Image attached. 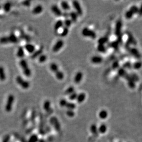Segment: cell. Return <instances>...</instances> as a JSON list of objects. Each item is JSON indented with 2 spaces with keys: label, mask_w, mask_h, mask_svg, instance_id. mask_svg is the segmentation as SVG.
<instances>
[{
  "label": "cell",
  "mask_w": 142,
  "mask_h": 142,
  "mask_svg": "<svg viewBox=\"0 0 142 142\" xmlns=\"http://www.w3.org/2000/svg\"><path fill=\"white\" fill-rule=\"evenodd\" d=\"M50 70L52 71L54 74L56 78L59 80H62L64 78V73L60 71L59 69L58 65L55 63L51 64L50 65Z\"/></svg>",
  "instance_id": "1"
},
{
  "label": "cell",
  "mask_w": 142,
  "mask_h": 142,
  "mask_svg": "<svg viewBox=\"0 0 142 142\" xmlns=\"http://www.w3.org/2000/svg\"><path fill=\"white\" fill-rule=\"evenodd\" d=\"M18 41V38L14 34H11L7 36H3L0 38L1 44H7L9 43H15Z\"/></svg>",
  "instance_id": "2"
},
{
  "label": "cell",
  "mask_w": 142,
  "mask_h": 142,
  "mask_svg": "<svg viewBox=\"0 0 142 142\" xmlns=\"http://www.w3.org/2000/svg\"><path fill=\"white\" fill-rule=\"evenodd\" d=\"M19 65L20 66L24 74L27 77H30L32 75V71L29 68L27 61L25 59H22L19 62Z\"/></svg>",
  "instance_id": "3"
},
{
  "label": "cell",
  "mask_w": 142,
  "mask_h": 142,
  "mask_svg": "<svg viewBox=\"0 0 142 142\" xmlns=\"http://www.w3.org/2000/svg\"><path fill=\"white\" fill-rule=\"evenodd\" d=\"M82 35L84 37L95 39L97 37V34L92 30L87 27L84 28L82 30Z\"/></svg>",
  "instance_id": "4"
},
{
  "label": "cell",
  "mask_w": 142,
  "mask_h": 142,
  "mask_svg": "<svg viewBox=\"0 0 142 142\" xmlns=\"http://www.w3.org/2000/svg\"><path fill=\"white\" fill-rule=\"evenodd\" d=\"M14 101V97L13 95L10 94L7 98L6 102L5 105V110L7 112H11L13 104Z\"/></svg>",
  "instance_id": "5"
},
{
  "label": "cell",
  "mask_w": 142,
  "mask_h": 142,
  "mask_svg": "<svg viewBox=\"0 0 142 142\" xmlns=\"http://www.w3.org/2000/svg\"><path fill=\"white\" fill-rule=\"evenodd\" d=\"M16 81L17 83L23 89H27L30 86V82L25 80L20 76L17 77L16 78Z\"/></svg>",
  "instance_id": "6"
},
{
  "label": "cell",
  "mask_w": 142,
  "mask_h": 142,
  "mask_svg": "<svg viewBox=\"0 0 142 142\" xmlns=\"http://www.w3.org/2000/svg\"><path fill=\"white\" fill-rule=\"evenodd\" d=\"M72 6L75 9L77 13L78 16H81L83 14V9L78 1L74 0L72 2Z\"/></svg>",
  "instance_id": "7"
},
{
  "label": "cell",
  "mask_w": 142,
  "mask_h": 142,
  "mask_svg": "<svg viewBox=\"0 0 142 142\" xmlns=\"http://www.w3.org/2000/svg\"><path fill=\"white\" fill-rule=\"evenodd\" d=\"M64 44L63 41L62 40H59L55 43L53 47L52 51L54 53H57L59 51L60 49L62 48Z\"/></svg>",
  "instance_id": "8"
},
{
  "label": "cell",
  "mask_w": 142,
  "mask_h": 142,
  "mask_svg": "<svg viewBox=\"0 0 142 142\" xmlns=\"http://www.w3.org/2000/svg\"><path fill=\"white\" fill-rule=\"evenodd\" d=\"M52 12L55 14L56 16L61 17L63 15V12L59 8V7L56 5L52 6L51 7Z\"/></svg>",
  "instance_id": "9"
},
{
  "label": "cell",
  "mask_w": 142,
  "mask_h": 142,
  "mask_svg": "<svg viewBox=\"0 0 142 142\" xmlns=\"http://www.w3.org/2000/svg\"><path fill=\"white\" fill-rule=\"evenodd\" d=\"M121 28H122V23L120 21H118L117 22L116 24L115 30V34L116 35V36L119 37V39L120 40V41L121 40V37H120Z\"/></svg>",
  "instance_id": "10"
},
{
  "label": "cell",
  "mask_w": 142,
  "mask_h": 142,
  "mask_svg": "<svg viewBox=\"0 0 142 142\" xmlns=\"http://www.w3.org/2000/svg\"><path fill=\"white\" fill-rule=\"evenodd\" d=\"M90 61L92 63L96 65L100 64L103 61V59L101 56H94L91 58Z\"/></svg>",
  "instance_id": "11"
},
{
  "label": "cell",
  "mask_w": 142,
  "mask_h": 142,
  "mask_svg": "<svg viewBox=\"0 0 142 142\" xmlns=\"http://www.w3.org/2000/svg\"><path fill=\"white\" fill-rule=\"evenodd\" d=\"M83 74L82 72L78 71L75 75L74 78V82L76 84L80 83L83 79Z\"/></svg>",
  "instance_id": "12"
},
{
  "label": "cell",
  "mask_w": 142,
  "mask_h": 142,
  "mask_svg": "<svg viewBox=\"0 0 142 142\" xmlns=\"http://www.w3.org/2000/svg\"><path fill=\"white\" fill-rule=\"evenodd\" d=\"M25 48L29 53H33L36 51V47L34 45L32 44H26L25 46Z\"/></svg>",
  "instance_id": "13"
},
{
  "label": "cell",
  "mask_w": 142,
  "mask_h": 142,
  "mask_svg": "<svg viewBox=\"0 0 142 142\" xmlns=\"http://www.w3.org/2000/svg\"><path fill=\"white\" fill-rule=\"evenodd\" d=\"M44 10L43 7L42 5H38L36 6L32 10V13L35 15H37L41 13Z\"/></svg>",
  "instance_id": "14"
},
{
  "label": "cell",
  "mask_w": 142,
  "mask_h": 142,
  "mask_svg": "<svg viewBox=\"0 0 142 142\" xmlns=\"http://www.w3.org/2000/svg\"><path fill=\"white\" fill-rule=\"evenodd\" d=\"M108 112L105 109H102L99 112L98 116L100 119L105 120L108 117Z\"/></svg>",
  "instance_id": "15"
},
{
  "label": "cell",
  "mask_w": 142,
  "mask_h": 142,
  "mask_svg": "<svg viewBox=\"0 0 142 142\" xmlns=\"http://www.w3.org/2000/svg\"><path fill=\"white\" fill-rule=\"evenodd\" d=\"M64 25V22L62 20H58L55 23L54 25V30L55 31L59 30L60 28L62 27Z\"/></svg>",
  "instance_id": "16"
},
{
  "label": "cell",
  "mask_w": 142,
  "mask_h": 142,
  "mask_svg": "<svg viewBox=\"0 0 142 142\" xmlns=\"http://www.w3.org/2000/svg\"><path fill=\"white\" fill-rule=\"evenodd\" d=\"M85 98L86 94L84 93H79V94H77L76 100L78 103H81L85 100Z\"/></svg>",
  "instance_id": "17"
},
{
  "label": "cell",
  "mask_w": 142,
  "mask_h": 142,
  "mask_svg": "<svg viewBox=\"0 0 142 142\" xmlns=\"http://www.w3.org/2000/svg\"><path fill=\"white\" fill-rule=\"evenodd\" d=\"M69 16L70 17V18H71L70 19L72 22L75 23L77 22V20L78 15H77L76 12L72 11V12H71L70 13H69Z\"/></svg>",
  "instance_id": "18"
},
{
  "label": "cell",
  "mask_w": 142,
  "mask_h": 142,
  "mask_svg": "<svg viewBox=\"0 0 142 142\" xmlns=\"http://www.w3.org/2000/svg\"><path fill=\"white\" fill-rule=\"evenodd\" d=\"M6 79V75L4 68L0 66V80L3 82Z\"/></svg>",
  "instance_id": "19"
},
{
  "label": "cell",
  "mask_w": 142,
  "mask_h": 142,
  "mask_svg": "<svg viewBox=\"0 0 142 142\" xmlns=\"http://www.w3.org/2000/svg\"><path fill=\"white\" fill-rule=\"evenodd\" d=\"M17 56L19 58H22L25 56V51L24 48L22 47H19L17 52Z\"/></svg>",
  "instance_id": "20"
},
{
  "label": "cell",
  "mask_w": 142,
  "mask_h": 142,
  "mask_svg": "<svg viewBox=\"0 0 142 142\" xmlns=\"http://www.w3.org/2000/svg\"><path fill=\"white\" fill-rule=\"evenodd\" d=\"M107 131V126L105 124H102L98 128V131L100 133L104 134Z\"/></svg>",
  "instance_id": "21"
},
{
  "label": "cell",
  "mask_w": 142,
  "mask_h": 142,
  "mask_svg": "<svg viewBox=\"0 0 142 142\" xmlns=\"http://www.w3.org/2000/svg\"><path fill=\"white\" fill-rule=\"evenodd\" d=\"M43 51V48H40L37 51H35L34 53H32V58L34 59L37 58L38 56H40L42 54Z\"/></svg>",
  "instance_id": "22"
},
{
  "label": "cell",
  "mask_w": 142,
  "mask_h": 142,
  "mask_svg": "<svg viewBox=\"0 0 142 142\" xmlns=\"http://www.w3.org/2000/svg\"><path fill=\"white\" fill-rule=\"evenodd\" d=\"M60 5L62 8L65 11H68L70 9V6L69 5L68 3L66 1H62L61 2Z\"/></svg>",
  "instance_id": "23"
},
{
  "label": "cell",
  "mask_w": 142,
  "mask_h": 142,
  "mask_svg": "<svg viewBox=\"0 0 142 142\" xmlns=\"http://www.w3.org/2000/svg\"><path fill=\"white\" fill-rule=\"evenodd\" d=\"M129 51L131 53V54L134 56L135 57L137 58H139L140 57V55L139 54V53L138 52V51L137 49H136L135 48L129 49Z\"/></svg>",
  "instance_id": "24"
},
{
  "label": "cell",
  "mask_w": 142,
  "mask_h": 142,
  "mask_svg": "<svg viewBox=\"0 0 142 142\" xmlns=\"http://www.w3.org/2000/svg\"><path fill=\"white\" fill-rule=\"evenodd\" d=\"M97 50L99 52H101L102 53H105L107 51V48L105 47L104 45L99 44L97 46Z\"/></svg>",
  "instance_id": "25"
},
{
  "label": "cell",
  "mask_w": 142,
  "mask_h": 142,
  "mask_svg": "<svg viewBox=\"0 0 142 142\" xmlns=\"http://www.w3.org/2000/svg\"><path fill=\"white\" fill-rule=\"evenodd\" d=\"M75 92V89L72 86H70L67 88L66 89L65 91V94L66 95H70L71 93H73Z\"/></svg>",
  "instance_id": "26"
},
{
  "label": "cell",
  "mask_w": 142,
  "mask_h": 142,
  "mask_svg": "<svg viewBox=\"0 0 142 142\" xmlns=\"http://www.w3.org/2000/svg\"><path fill=\"white\" fill-rule=\"evenodd\" d=\"M44 109L47 111H49L50 109V102L49 101H46L44 104Z\"/></svg>",
  "instance_id": "27"
},
{
  "label": "cell",
  "mask_w": 142,
  "mask_h": 142,
  "mask_svg": "<svg viewBox=\"0 0 142 142\" xmlns=\"http://www.w3.org/2000/svg\"><path fill=\"white\" fill-rule=\"evenodd\" d=\"M63 22H64V25H65V27L68 28L71 26L72 23L70 19L67 18L65 19V20H64V21H63Z\"/></svg>",
  "instance_id": "28"
},
{
  "label": "cell",
  "mask_w": 142,
  "mask_h": 142,
  "mask_svg": "<svg viewBox=\"0 0 142 142\" xmlns=\"http://www.w3.org/2000/svg\"><path fill=\"white\" fill-rule=\"evenodd\" d=\"M69 32V28L66 27H64L63 28V29L60 34V36L62 37H65L66 36Z\"/></svg>",
  "instance_id": "29"
},
{
  "label": "cell",
  "mask_w": 142,
  "mask_h": 142,
  "mask_svg": "<svg viewBox=\"0 0 142 142\" xmlns=\"http://www.w3.org/2000/svg\"><path fill=\"white\" fill-rule=\"evenodd\" d=\"M129 10L133 14H137L138 12V7L136 6H132L129 9Z\"/></svg>",
  "instance_id": "30"
},
{
  "label": "cell",
  "mask_w": 142,
  "mask_h": 142,
  "mask_svg": "<svg viewBox=\"0 0 142 142\" xmlns=\"http://www.w3.org/2000/svg\"><path fill=\"white\" fill-rule=\"evenodd\" d=\"M90 131L94 134H96L98 132V128L95 124H92L90 126Z\"/></svg>",
  "instance_id": "31"
},
{
  "label": "cell",
  "mask_w": 142,
  "mask_h": 142,
  "mask_svg": "<svg viewBox=\"0 0 142 142\" xmlns=\"http://www.w3.org/2000/svg\"><path fill=\"white\" fill-rule=\"evenodd\" d=\"M11 4L9 2L5 3L3 6V9L6 12H8L11 9Z\"/></svg>",
  "instance_id": "32"
},
{
  "label": "cell",
  "mask_w": 142,
  "mask_h": 142,
  "mask_svg": "<svg viewBox=\"0 0 142 142\" xmlns=\"http://www.w3.org/2000/svg\"><path fill=\"white\" fill-rule=\"evenodd\" d=\"M108 41V38L107 37H103L99 39L98 42L99 44L104 45L105 43L107 42Z\"/></svg>",
  "instance_id": "33"
},
{
  "label": "cell",
  "mask_w": 142,
  "mask_h": 142,
  "mask_svg": "<svg viewBox=\"0 0 142 142\" xmlns=\"http://www.w3.org/2000/svg\"><path fill=\"white\" fill-rule=\"evenodd\" d=\"M47 57L46 55L41 54L39 57L38 60L40 63H43L47 60Z\"/></svg>",
  "instance_id": "34"
},
{
  "label": "cell",
  "mask_w": 142,
  "mask_h": 142,
  "mask_svg": "<svg viewBox=\"0 0 142 142\" xmlns=\"http://www.w3.org/2000/svg\"><path fill=\"white\" fill-rule=\"evenodd\" d=\"M66 107L68 108L70 110H72V109H74L76 108V105L75 104L72 103H70L68 102L66 104Z\"/></svg>",
  "instance_id": "35"
},
{
  "label": "cell",
  "mask_w": 142,
  "mask_h": 142,
  "mask_svg": "<svg viewBox=\"0 0 142 142\" xmlns=\"http://www.w3.org/2000/svg\"><path fill=\"white\" fill-rule=\"evenodd\" d=\"M142 66V63L141 62H136L133 65V67L136 70L140 69Z\"/></svg>",
  "instance_id": "36"
},
{
  "label": "cell",
  "mask_w": 142,
  "mask_h": 142,
  "mask_svg": "<svg viewBox=\"0 0 142 142\" xmlns=\"http://www.w3.org/2000/svg\"><path fill=\"white\" fill-rule=\"evenodd\" d=\"M118 74L120 76L123 77L124 78H125L127 75L126 72L123 69H120L119 70V71H118Z\"/></svg>",
  "instance_id": "37"
},
{
  "label": "cell",
  "mask_w": 142,
  "mask_h": 142,
  "mask_svg": "<svg viewBox=\"0 0 142 142\" xmlns=\"http://www.w3.org/2000/svg\"><path fill=\"white\" fill-rule=\"evenodd\" d=\"M133 15L134 14L129 10L126 11L125 13V17L127 19H131Z\"/></svg>",
  "instance_id": "38"
},
{
  "label": "cell",
  "mask_w": 142,
  "mask_h": 142,
  "mask_svg": "<svg viewBox=\"0 0 142 142\" xmlns=\"http://www.w3.org/2000/svg\"><path fill=\"white\" fill-rule=\"evenodd\" d=\"M119 44V41H114L112 42V43H111L110 44H109V46L110 47H112L114 48H117L118 47Z\"/></svg>",
  "instance_id": "39"
},
{
  "label": "cell",
  "mask_w": 142,
  "mask_h": 142,
  "mask_svg": "<svg viewBox=\"0 0 142 142\" xmlns=\"http://www.w3.org/2000/svg\"><path fill=\"white\" fill-rule=\"evenodd\" d=\"M77 96V94L76 92H74L73 93H71L69 95V98L70 100H74L76 99Z\"/></svg>",
  "instance_id": "40"
},
{
  "label": "cell",
  "mask_w": 142,
  "mask_h": 142,
  "mask_svg": "<svg viewBox=\"0 0 142 142\" xmlns=\"http://www.w3.org/2000/svg\"><path fill=\"white\" fill-rule=\"evenodd\" d=\"M128 84L129 87L131 88H134L135 87V82L133 80H131L128 82Z\"/></svg>",
  "instance_id": "41"
},
{
  "label": "cell",
  "mask_w": 142,
  "mask_h": 142,
  "mask_svg": "<svg viewBox=\"0 0 142 142\" xmlns=\"http://www.w3.org/2000/svg\"><path fill=\"white\" fill-rule=\"evenodd\" d=\"M67 103V101L65 99H61L60 102V104L62 107H66Z\"/></svg>",
  "instance_id": "42"
},
{
  "label": "cell",
  "mask_w": 142,
  "mask_h": 142,
  "mask_svg": "<svg viewBox=\"0 0 142 142\" xmlns=\"http://www.w3.org/2000/svg\"><path fill=\"white\" fill-rule=\"evenodd\" d=\"M23 5L25 6H29L31 5V1L29 0H26V1H24L23 2Z\"/></svg>",
  "instance_id": "43"
},
{
  "label": "cell",
  "mask_w": 142,
  "mask_h": 142,
  "mask_svg": "<svg viewBox=\"0 0 142 142\" xmlns=\"http://www.w3.org/2000/svg\"><path fill=\"white\" fill-rule=\"evenodd\" d=\"M124 66L125 67H126V68H128V69H129V68H131V63H126L124 65Z\"/></svg>",
  "instance_id": "44"
},
{
  "label": "cell",
  "mask_w": 142,
  "mask_h": 142,
  "mask_svg": "<svg viewBox=\"0 0 142 142\" xmlns=\"http://www.w3.org/2000/svg\"><path fill=\"white\" fill-rule=\"evenodd\" d=\"M138 14H139V15L140 16H142V4L140 6V8H138Z\"/></svg>",
  "instance_id": "45"
},
{
  "label": "cell",
  "mask_w": 142,
  "mask_h": 142,
  "mask_svg": "<svg viewBox=\"0 0 142 142\" xmlns=\"http://www.w3.org/2000/svg\"><path fill=\"white\" fill-rule=\"evenodd\" d=\"M67 115H68V116L71 117V116H73L74 115V113H73V112L72 111V110H69L67 112Z\"/></svg>",
  "instance_id": "46"
},
{
  "label": "cell",
  "mask_w": 142,
  "mask_h": 142,
  "mask_svg": "<svg viewBox=\"0 0 142 142\" xmlns=\"http://www.w3.org/2000/svg\"><path fill=\"white\" fill-rule=\"evenodd\" d=\"M118 66H119V64H118V62H115V63L113 65V67L114 69L117 68L118 67Z\"/></svg>",
  "instance_id": "47"
},
{
  "label": "cell",
  "mask_w": 142,
  "mask_h": 142,
  "mask_svg": "<svg viewBox=\"0 0 142 142\" xmlns=\"http://www.w3.org/2000/svg\"><path fill=\"white\" fill-rule=\"evenodd\" d=\"M8 141H9V137H6L2 142H8Z\"/></svg>",
  "instance_id": "48"
}]
</instances>
